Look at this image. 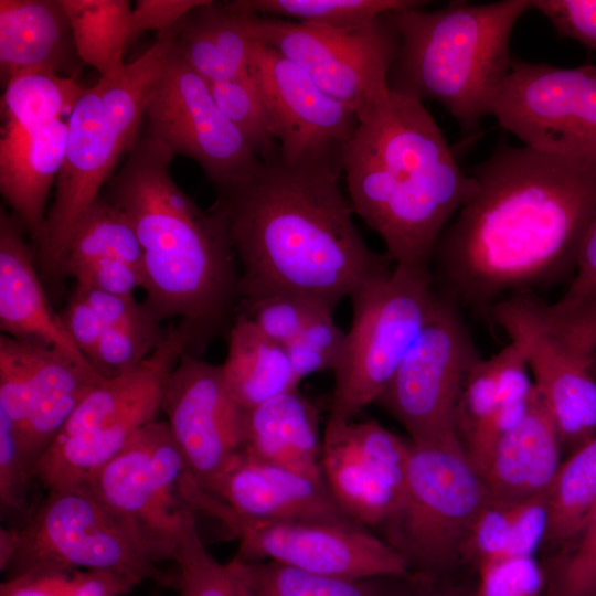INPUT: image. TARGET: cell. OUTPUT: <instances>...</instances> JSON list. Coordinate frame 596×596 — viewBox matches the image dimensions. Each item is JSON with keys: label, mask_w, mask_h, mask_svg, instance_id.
<instances>
[{"label": "cell", "mask_w": 596, "mask_h": 596, "mask_svg": "<svg viewBox=\"0 0 596 596\" xmlns=\"http://www.w3.org/2000/svg\"><path fill=\"white\" fill-rule=\"evenodd\" d=\"M475 195L440 235V295L485 315L575 270L596 216V162L500 142L469 172Z\"/></svg>", "instance_id": "6da1fadb"}, {"label": "cell", "mask_w": 596, "mask_h": 596, "mask_svg": "<svg viewBox=\"0 0 596 596\" xmlns=\"http://www.w3.org/2000/svg\"><path fill=\"white\" fill-rule=\"evenodd\" d=\"M337 161L259 160L240 181L216 190L240 260V302L275 294L300 297L333 313L338 304L393 267L358 231L340 188Z\"/></svg>", "instance_id": "7a4b0ae2"}, {"label": "cell", "mask_w": 596, "mask_h": 596, "mask_svg": "<svg viewBox=\"0 0 596 596\" xmlns=\"http://www.w3.org/2000/svg\"><path fill=\"white\" fill-rule=\"evenodd\" d=\"M174 152L139 136L102 195L130 220L142 252L143 304L191 332L189 353L230 329L240 302L236 255L221 215L202 210L173 180Z\"/></svg>", "instance_id": "3957f363"}, {"label": "cell", "mask_w": 596, "mask_h": 596, "mask_svg": "<svg viewBox=\"0 0 596 596\" xmlns=\"http://www.w3.org/2000/svg\"><path fill=\"white\" fill-rule=\"evenodd\" d=\"M354 214L397 266L430 269L436 244L478 190L423 102L389 89L340 152Z\"/></svg>", "instance_id": "277c9868"}, {"label": "cell", "mask_w": 596, "mask_h": 596, "mask_svg": "<svg viewBox=\"0 0 596 596\" xmlns=\"http://www.w3.org/2000/svg\"><path fill=\"white\" fill-rule=\"evenodd\" d=\"M529 9L531 0L450 1L392 12L400 44L390 89L438 103L462 131H477L509 75L511 34Z\"/></svg>", "instance_id": "5b68a950"}, {"label": "cell", "mask_w": 596, "mask_h": 596, "mask_svg": "<svg viewBox=\"0 0 596 596\" xmlns=\"http://www.w3.org/2000/svg\"><path fill=\"white\" fill-rule=\"evenodd\" d=\"M180 23L158 32L155 43L119 74L100 77L86 88L66 119L64 163L33 246L39 275L52 297L63 291L65 263L79 222L102 195L120 157L128 155L139 138L149 98L174 46Z\"/></svg>", "instance_id": "8992f818"}, {"label": "cell", "mask_w": 596, "mask_h": 596, "mask_svg": "<svg viewBox=\"0 0 596 596\" xmlns=\"http://www.w3.org/2000/svg\"><path fill=\"white\" fill-rule=\"evenodd\" d=\"M161 553L128 521L82 483L47 491L19 526L0 531V568L7 578L103 570L177 586Z\"/></svg>", "instance_id": "52a82bcc"}, {"label": "cell", "mask_w": 596, "mask_h": 596, "mask_svg": "<svg viewBox=\"0 0 596 596\" xmlns=\"http://www.w3.org/2000/svg\"><path fill=\"white\" fill-rule=\"evenodd\" d=\"M490 500L460 439L412 444L403 496L380 526L382 539L411 574L447 576L464 556L471 528Z\"/></svg>", "instance_id": "ba28073f"}, {"label": "cell", "mask_w": 596, "mask_h": 596, "mask_svg": "<svg viewBox=\"0 0 596 596\" xmlns=\"http://www.w3.org/2000/svg\"><path fill=\"white\" fill-rule=\"evenodd\" d=\"M192 334L170 324L162 343L134 371L100 381L38 459L33 477L47 490L87 482L161 411L164 381Z\"/></svg>", "instance_id": "9c48e42d"}, {"label": "cell", "mask_w": 596, "mask_h": 596, "mask_svg": "<svg viewBox=\"0 0 596 596\" xmlns=\"http://www.w3.org/2000/svg\"><path fill=\"white\" fill-rule=\"evenodd\" d=\"M430 269L394 265L351 297L352 321L324 430L353 421L384 392L424 328L437 299Z\"/></svg>", "instance_id": "30bf717a"}, {"label": "cell", "mask_w": 596, "mask_h": 596, "mask_svg": "<svg viewBox=\"0 0 596 596\" xmlns=\"http://www.w3.org/2000/svg\"><path fill=\"white\" fill-rule=\"evenodd\" d=\"M180 494L195 513L227 528L240 543L242 558L345 578L411 575L389 543L356 522L253 519L201 488L190 472L182 479Z\"/></svg>", "instance_id": "8fae6325"}, {"label": "cell", "mask_w": 596, "mask_h": 596, "mask_svg": "<svg viewBox=\"0 0 596 596\" xmlns=\"http://www.w3.org/2000/svg\"><path fill=\"white\" fill-rule=\"evenodd\" d=\"M392 12L361 26L330 29L249 13L256 42L301 67L327 94L358 117L390 89L400 35Z\"/></svg>", "instance_id": "7c38bea8"}, {"label": "cell", "mask_w": 596, "mask_h": 596, "mask_svg": "<svg viewBox=\"0 0 596 596\" xmlns=\"http://www.w3.org/2000/svg\"><path fill=\"white\" fill-rule=\"evenodd\" d=\"M435 306L393 379L376 400L414 445L460 439L457 407L466 375L481 356L458 311L437 292Z\"/></svg>", "instance_id": "4fadbf2b"}, {"label": "cell", "mask_w": 596, "mask_h": 596, "mask_svg": "<svg viewBox=\"0 0 596 596\" xmlns=\"http://www.w3.org/2000/svg\"><path fill=\"white\" fill-rule=\"evenodd\" d=\"M490 115L526 147L596 162V73L513 58Z\"/></svg>", "instance_id": "5bb4252c"}, {"label": "cell", "mask_w": 596, "mask_h": 596, "mask_svg": "<svg viewBox=\"0 0 596 596\" xmlns=\"http://www.w3.org/2000/svg\"><path fill=\"white\" fill-rule=\"evenodd\" d=\"M188 471L168 423L155 419L141 427L85 483L134 525L166 561H173L190 509L180 494Z\"/></svg>", "instance_id": "9a60e30c"}, {"label": "cell", "mask_w": 596, "mask_h": 596, "mask_svg": "<svg viewBox=\"0 0 596 596\" xmlns=\"http://www.w3.org/2000/svg\"><path fill=\"white\" fill-rule=\"evenodd\" d=\"M147 134L174 155L194 160L215 189L247 177L258 164L249 143L224 116L210 86L174 46L149 98Z\"/></svg>", "instance_id": "2e32d148"}, {"label": "cell", "mask_w": 596, "mask_h": 596, "mask_svg": "<svg viewBox=\"0 0 596 596\" xmlns=\"http://www.w3.org/2000/svg\"><path fill=\"white\" fill-rule=\"evenodd\" d=\"M546 306L523 291L497 302L490 317L523 351L563 444L576 448L596 434V377L584 354L553 324Z\"/></svg>", "instance_id": "e0dca14e"}, {"label": "cell", "mask_w": 596, "mask_h": 596, "mask_svg": "<svg viewBox=\"0 0 596 596\" xmlns=\"http://www.w3.org/2000/svg\"><path fill=\"white\" fill-rule=\"evenodd\" d=\"M161 411L190 475L212 492L244 443V409L234 400L222 365L184 352L164 381Z\"/></svg>", "instance_id": "ac0fdd59"}, {"label": "cell", "mask_w": 596, "mask_h": 596, "mask_svg": "<svg viewBox=\"0 0 596 596\" xmlns=\"http://www.w3.org/2000/svg\"><path fill=\"white\" fill-rule=\"evenodd\" d=\"M249 73L275 125L288 162L337 161L359 125L358 115L274 47L253 45Z\"/></svg>", "instance_id": "d6986e66"}, {"label": "cell", "mask_w": 596, "mask_h": 596, "mask_svg": "<svg viewBox=\"0 0 596 596\" xmlns=\"http://www.w3.org/2000/svg\"><path fill=\"white\" fill-rule=\"evenodd\" d=\"M322 441V475L338 504L370 530L383 525L403 496L411 440L376 421H352L323 430Z\"/></svg>", "instance_id": "ffe728a7"}, {"label": "cell", "mask_w": 596, "mask_h": 596, "mask_svg": "<svg viewBox=\"0 0 596 596\" xmlns=\"http://www.w3.org/2000/svg\"><path fill=\"white\" fill-rule=\"evenodd\" d=\"M23 230L19 220L1 207V333L54 349L83 368L95 371L72 340L60 313L54 310L38 272L34 247L26 243Z\"/></svg>", "instance_id": "44dd1931"}, {"label": "cell", "mask_w": 596, "mask_h": 596, "mask_svg": "<svg viewBox=\"0 0 596 596\" xmlns=\"http://www.w3.org/2000/svg\"><path fill=\"white\" fill-rule=\"evenodd\" d=\"M210 493L236 512L258 520L355 522L338 504L324 478L243 451Z\"/></svg>", "instance_id": "7402d4cb"}, {"label": "cell", "mask_w": 596, "mask_h": 596, "mask_svg": "<svg viewBox=\"0 0 596 596\" xmlns=\"http://www.w3.org/2000/svg\"><path fill=\"white\" fill-rule=\"evenodd\" d=\"M563 441L539 392L524 418L492 448L479 473L491 500L521 502L549 492Z\"/></svg>", "instance_id": "603a6c76"}, {"label": "cell", "mask_w": 596, "mask_h": 596, "mask_svg": "<svg viewBox=\"0 0 596 596\" xmlns=\"http://www.w3.org/2000/svg\"><path fill=\"white\" fill-rule=\"evenodd\" d=\"M318 408L298 389L244 411L243 453L323 478Z\"/></svg>", "instance_id": "cb8c5ba5"}, {"label": "cell", "mask_w": 596, "mask_h": 596, "mask_svg": "<svg viewBox=\"0 0 596 596\" xmlns=\"http://www.w3.org/2000/svg\"><path fill=\"white\" fill-rule=\"evenodd\" d=\"M67 124L56 120L20 139L0 141V192L24 231L38 242L52 184L62 170Z\"/></svg>", "instance_id": "d4e9b609"}, {"label": "cell", "mask_w": 596, "mask_h": 596, "mask_svg": "<svg viewBox=\"0 0 596 596\" xmlns=\"http://www.w3.org/2000/svg\"><path fill=\"white\" fill-rule=\"evenodd\" d=\"M103 380L65 354L36 347L31 406L25 422L17 430L32 472L73 412Z\"/></svg>", "instance_id": "484cf974"}, {"label": "cell", "mask_w": 596, "mask_h": 596, "mask_svg": "<svg viewBox=\"0 0 596 596\" xmlns=\"http://www.w3.org/2000/svg\"><path fill=\"white\" fill-rule=\"evenodd\" d=\"M70 38L60 0H0L2 83L26 72L58 73L70 51Z\"/></svg>", "instance_id": "4316f807"}, {"label": "cell", "mask_w": 596, "mask_h": 596, "mask_svg": "<svg viewBox=\"0 0 596 596\" xmlns=\"http://www.w3.org/2000/svg\"><path fill=\"white\" fill-rule=\"evenodd\" d=\"M248 17L231 2L210 1L181 21L174 49L207 84L244 76L256 42Z\"/></svg>", "instance_id": "83f0119b"}, {"label": "cell", "mask_w": 596, "mask_h": 596, "mask_svg": "<svg viewBox=\"0 0 596 596\" xmlns=\"http://www.w3.org/2000/svg\"><path fill=\"white\" fill-rule=\"evenodd\" d=\"M221 365L234 400L244 411L298 389L300 383L285 348L242 312L228 329L227 353Z\"/></svg>", "instance_id": "f1b7e54d"}, {"label": "cell", "mask_w": 596, "mask_h": 596, "mask_svg": "<svg viewBox=\"0 0 596 596\" xmlns=\"http://www.w3.org/2000/svg\"><path fill=\"white\" fill-rule=\"evenodd\" d=\"M238 596H406L414 575L345 578L272 561H230Z\"/></svg>", "instance_id": "f546056e"}, {"label": "cell", "mask_w": 596, "mask_h": 596, "mask_svg": "<svg viewBox=\"0 0 596 596\" xmlns=\"http://www.w3.org/2000/svg\"><path fill=\"white\" fill-rule=\"evenodd\" d=\"M85 87L73 77L33 71L11 78L1 98L0 141H13L71 115Z\"/></svg>", "instance_id": "4dcf8cb0"}, {"label": "cell", "mask_w": 596, "mask_h": 596, "mask_svg": "<svg viewBox=\"0 0 596 596\" xmlns=\"http://www.w3.org/2000/svg\"><path fill=\"white\" fill-rule=\"evenodd\" d=\"M77 55L100 77L119 74L130 44L131 7L127 0H60Z\"/></svg>", "instance_id": "1f68e13d"}, {"label": "cell", "mask_w": 596, "mask_h": 596, "mask_svg": "<svg viewBox=\"0 0 596 596\" xmlns=\"http://www.w3.org/2000/svg\"><path fill=\"white\" fill-rule=\"evenodd\" d=\"M596 507V434L561 464L547 492L546 539H573Z\"/></svg>", "instance_id": "d6a6232c"}, {"label": "cell", "mask_w": 596, "mask_h": 596, "mask_svg": "<svg viewBox=\"0 0 596 596\" xmlns=\"http://www.w3.org/2000/svg\"><path fill=\"white\" fill-rule=\"evenodd\" d=\"M238 10L268 18H287L316 26L352 29L379 17L405 9L422 8L414 0H235Z\"/></svg>", "instance_id": "836d02e7"}, {"label": "cell", "mask_w": 596, "mask_h": 596, "mask_svg": "<svg viewBox=\"0 0 596 596\" xmlns=\"http://www.w3.org/2000/svg\"><path fill=\"white\" fill-rule=\"evenodd\" d=\"M95 259H119L142 270V252L130 220L103 195L79 222L65 267Z\"/></svg>", "instance_id": "e575fe53"}, {"label": "cell", "mask_w": 596, "mask_h": 596, "mask_svg": "<svg viewBox=\"0 0 596 596\" xmlns=\"http://www.w3.org/2000/svg\"><path fill=\"white\" fill-rule=\"evenodd\" d=\"M209 86L221 111L244 136L259 160L279 153L274 121L251 73Z\"/></svg>", "instance_id": "d590c367"}, {"label": "cell", "mask_w": 596, "mask_h": 596, "mask_svg": "<svg viewBox=\"0 0 596 596\" xmlns=\"http://www.w3.org/2000/svg\"><path fill=\"white\" fill-rule=\"evenodd\" d=\"M178 596H238L228 564L220 563L204 545L190 508L173 555Z\"/></svg>", "instance_id": "8d00e7d4"}, {"label": "cell", "mask_w": 596, "mask_h": 596, "mask_svg": "<svg viewBox=\"0 0 596 596\" xmlns=\"http://www.w3.org/2000/svg\"><path fill=\"white\" fill-rule=\"evenodd\" d=\"M36 347L0 334V408L17 430L25 422L31 406Z\"/></svg>", "instance_id": "74e56055"}, {"label": "cell", "mask_w": 596, "mask_h": 596, "mask_svg": "<svg viewBox=\"0 0 596 596\" xmlns=\"http://www.w3.org/2000/svg\"><path fill=\"white\" fill-rule=\"evenodd\" d=\"M347 332L333 320V315L316 316L284 348L299 381L319 372L333 371L343 351Z\"/></svg>", "instance_id": "f35d334b"}, {"label": "cell", "mask_w": 596, "mask_h": 596, "mask_svg": "<svg viewBox=\"0 0 596 596\" xmlns=\"http://www.w3.org/2000/svg\"><path fill=\"white\" fill-rule=\"evenodd\" d=\"M242 306L241 312L251 319L263 334L283 347L295 339L316 316L328 312L288 294L268 295Z\"/></svg>", "instance_id": "ab89813d"}, {"label": "cell", "mask_w": 596, "mask_h": 596, "mask_svg": "<svg viewBox=\"0 0 596 596\" xmlns=\"http://www.w3.org/2000/svg\"><path fill=\"white\" fill-rule=\"evenodd\" d=\"M573 539L574 547L556 566L547 596H596V507Z\"/></svg>", "instance_id": "60d3db41"}, {"label": "cell", "mask_w": 596, "mask_h": 596, "mask_svg": "<svg viewBox=\"0 0 596 596\" xmlns=\"http://www.w3.org/2000/svg\"><path fill=\"white\" fill-rule=\"evenodd\" d=\"M166 332L140 333L105 329L89 359L92 368L104 379H114L137 369L164 340Z\"/></svg>", "instance_id": "b9f144b4"}, {"label": "cell", "mask_w": 596, "mask_h": 596, "mask_svg": "<svg viewBox=\"0 0 596 596\" xmlns=\"http://www.w3.org/2000/svg\"><path fill=\"white\" fill-rule=\"evenodd\" d=\"M33 479L31 466L23 456L17 429L0 408V507L2 514L29 517L26 492Z\"/></svg>", "instance_id": "7bdbcfd3"}, {"label": "cell", "mask_w": 596, "mask_h": 596, "mask_svg": "<svg viewBox=\"0 0 596 596\" xmlns=\"http://www.w3.org/2000/svg\"><path fill=\"white\" fill-rule=\"evenodd\" d=\"M544 579L534 557L483 562L478 565L475 596H542Z\"/></svg>", "instance_id": "ee69618b"}, {"label": "cell", "mask_w": 596, "mask_h": 596, "mask_svg": "<svg viewBox=\"0 0 596 596\" xmlns=\"http://www.w3.org/2000/svg\"><path fill=\"white\" fill-rule=\"evenodd\" d=\"M520 502L490 500L477 517L464 549V556L477 565L498 560L504 552Z\"/></svg>", "instance_id": "f6af8a7d"}, {"label": "cell", "mask_w": 596, "mask_h": 596, "mask_svg": "<svg viewBox=\"0 0 596 596\" xmlns=\"http://www.w3.org/2000/svg\"><path fill=\"white\" fill-rule=\"evenodd\" d=\"M498 389L492 358H480L468 371L457 407V432L467 434L498 406Z\"/></svg>", "instance_id": "bcb514c9"}, {"label": "cell", "mask_w": 596, "mask_h": 596, "mask_svg": "<svg viewBox=\"0 0 596 596\" xmlns=\"http://www.w3.org/2000/svg\"><path fill=\"white\" fill-rule=\"evenodd\" d=\"M65 276L78 286L123 297H134L136 288H143L142 270L119 259L72 263L66 265Z\"/></svg>", "instance_id": "7dc6e473"}, {"label": "cell", "mask_w": 596, "mask_h": 596, "mask_svg": "<svg viewBox=\"0 0 596 596\" xmlns=\"http://www.w3.org/2000/svg\"><path fill=\"white\" fill-rule=\"evenodd\" d=\"M75 288L97 312L107 328L153 334L166 332L147 306L143 302H138L135 297L116 296L76 284Z\"/></svg>", "instance_id": "c3c4849f"}, {"label": "cell", "mask_w": 596, "mask_h": 596, "mask_svg": "<svg viewBox=\"0 0 596 596\" xmlns=\"http://www.w3.org/2000/svg\"><path fill=\"white\" fill-rule=\"evenodd\" d=\"M561 38L572 39L596 51V0H531Z\"/></svg>", "instance_id": "681fc988"}, {"label": "cell", "mask_w": 596, "mask_h": 596, "mask_svg": "<svg viewBox=\"0 0 596 596\" xmlns=\"http://www.w3.org/2000/svg\"><path fill=\"white\" fill-rule=\"evenodd\" d=\"M536 395L526 401L499 403L494 411L467 433L465 450L478 470L482 468L494 445L526 415Z\"/></svg>", "instance_id": "f907efd6"}, {"label": "cell", "mask_w": 596, "mask_h": 596, "mask_svg": "<svg viewBox=\"0 0 596 596\" xmlns=\"http://www.w3.org/2000/svg\"><path fill=\"white\" fill-rule=\"evenodd\" d=\"M556 329L586 358L596 377V297L573 304H547Z\"/></svg>", "instance_id": "816d5d0a"}, {"label": "cell", "mask_w": 596, "mask_h": 596, "mask_svg": "<svg viewBox=\"0 0 596 596\" xmlns=\"http://www.w3.org/2000/svg\"><path fill=\"white\" fill-rule=\"evenodd\" d=\"M547 528V492L521 501L509 542L498 560L534 557L541 541L546 539Z\"/></svg>", "instance_id": "f5cc1de1"}, {"label": "cell", "mask_w": 596, "mask_h": 596, "mask_svg": "<svg viewBox=\"0 0 596 596\" xmlns=\"http://www.w3.org/2000/svg\"><path fill=\"white\" fill-rule=\"evenodd\" d=\"M496 370L499 403L526 401L536 387L528 360L521 348L510 342L492 356Z\"/></svg>", "instance_id": "db71d44e"}, {"label": "cell", "mask_w": 596, "mask_h": 596, "mask_svg": "<svg viewBox=\"0 0 596 596\" xmlns=\"http://www.w3.org/2000/svg\"><path fill=\"white\" fill-rule=\"evenodd\" d=\"M210 0H138L131 11L130 43L142 32L169 30Z\"/></svg>", "instance_id": "11a10c76"}, {"label": "cell", "mask_w": 596, "mask_h": 596, "mask_svg": "<svg viewBox=\"0 0 596 596\" xmlns=\"http://www.w3.org/2000/svg\"><path fill=\"white\" fill-rule=\"evenodd\" d=\"M58 313L72 340L89 362L106 329L105 323L75 287Z\"/></svg>", "instance_id": "9f6ffc18"}, {"label": "cell", "mask_w": 596, "mask_h": 596, "mask_svg": "<svg viewBox=\"0 0 596 596\" xmlns=\"http://www.w3.org/2000/svg\"><path fill=\"white\" fill-rule=\"evenodd\" d=\"M596 297V216L583 240L573 278L556 301L573 305Z\"/></svg>", "instance_id": "6f0895ef"}, {"label": "cell", "mask_w": 596, "mask_h": 596, "mask_svg": "<svg viewBox=\"0 0 596 596\" xmlns=\"http://www.w3.org/2000/svg\"><path fill=\"white\" fill-rule=\"evenodd\" d=\"M137 585L115 572L76 570L68 575L65 596H124Z\"/></svg>", "instance_id": "680465c9"}, {"label": "cell", "mask_w": 596, "mask_h": 596, "mask_svg": "<svg viewBox=\"0 0 596 596\" xmlns=\"http://www.w3.org/2000/svg\"><path fill=\"white\" fill-rule=\"evenodd\" d=\"M406 596H475V592H469L449 583L447 576L427 577L414 575L413 585Z\"/></svg>", "instance_id": "91938a15"}, {"label": "cell", "mask_w": 596, "mask_h": 596, "mask_svg": "<svg viewBox=\"0 0 596 596\" xmlns=\"http://www.w3.org/2000/svg\"><path fill=\"white\" fill-rule=\"evenodd\" d=\"M0 596H55L40 576L23 575L6 578L0 585Z\"/></svg>", "instance_id": "94428289"}, {"label": "cell", "mask_w": 596, "mask_h": 596, "mask_svg": "<svg viewBox=\"0 0 596 596\" xmlns=\"http://www.w3.org/2000/svg\"><path fill=\"white\" fill-rule=\"evenodd\" d=\"M592 70L596 73V64H589Z\"/></svg>", "instance_id": "6125c7cd"}, {"label": "cell", "mask_w": 596, "mask_h": 596, "mask_svg": "<svg viewBox=\"0 0 596 596\" xmlns=\"http://www.w3.org/2000/svg\"><path fill=\"white\" fill-rule=\"evenodd\" d=\"M150 596H158V595H155V594H153V595H150Z\"/></svg>", "instance_id": "be15d7a7"}, {"label": "cell", "mask_w": 596, "mask_h": 596, "mask_svg": "<svg viewBox=\"0 0 596 596\" xmlns=\"http://www.w3.org/2000/svg\"><path fill=\"white\" fill-rule=\"evenodd\" d=\"M547 596V595H546Z\"/></svg>", "instance_id": "e7e4bbea"}]
</instances>
